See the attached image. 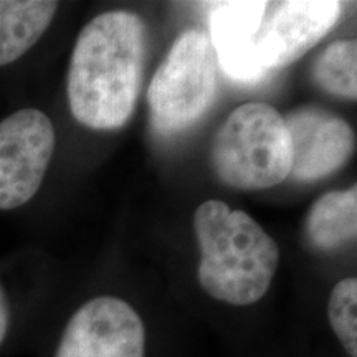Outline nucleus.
<instances>
[{"label":"nucleus","mask_w":357,"mask_h":357,"mask_svg":"<svg viewBox=\"0 0 357 357\" xmlns=\"http://www.w3.org/2000/svg\"><path fill=\"white\" fill-rule=\"evenodd\" d=\"M217 56L208 35L185 30L176 38L147 89L151 116L162 132L190 128L217 96Z\"/></svg>","instance_id":"4"},{"label":"nucleus","mask_w":357,"mask_h":357,"mask_svg":"<svg viewBox=\"0 0 357 357\" xmlns=\"http://www.w3.org/2000/svg\"><path fill=\"white\" fill-rule=\"evenodd\" d=\"M211 38L217 63L227 77L240 83L255 84L263 73L257 65V30L265 2L231 0L212 3Z\"/></svg>","instance_id":"9"},{"label":"nucleus","mask_w":357,"mask_h":357,"mask_svg":"<svg viewBox=\"0 0 357 357\" xmlns=\"http://www.w3.org/2000/svg\"><path fill=\"white\" fill-rule=\"evenodd\" d=\"M144 347L136 310L119 298L100 296L71 316L55 357H144Z\"/></svg>","instance_id":"7"},{"label":"nucleus","mask_w":357,"mask_h":357,"mask_svg":"<svg viewBox=\"0 0 357 357\" xmlns=\"http://www.w3.org/2000/svg\"><path fill=\"white\" fill-rule=\"evenodd\" d=\"M52 119L40 109H20L0 123V211L33 199L55 153Z\"/></svg>","instance_id":"5"},{"label":"nucleus","mask_w":357,"mask_h":357,"mask_svg":"<svg viewBox=\"0 0 357 357\" xmlns=\"http://www.w3.org/2000/svg\"><path fill=\"white\" fill-rule=\"evenodd\" d=\"M342 3L334 0L265 2L257 30V65L263 77L301 58L337 24Z\"/></svg>","instance_id":"6"},{"label":"nucleus","mask_w":357,"mask_h":357,"mask_svg":"<svg viewBox=\"0 0 357 357\" xmlns=\"http://www.w3.org/2000/svg\"><path fill=\"white\" fill-rule=\"evenodd\" d=\"M316 83L329 95L356 100L357 98V43L342 40L329 45L312 68Z\"/></svg>","instance_id":"12"},{"label":"nucleus","mask_w":357,"mask_h":357,"mask_svg":"<svg viewBox=\"0 0 357 357\" xmlns=\"http://www.w3.org/2000/svg\"><path fill=\"white\" fill-rule=\"evenodd\" d=\"M200 287L218 301L248 306L265 296L280 263L278 245L247 212L207 200L194 213Z\"/></svg>","instance_id":"2"},{"label":"nucleus","mask_w":357,"mask_h":357,"mask_svg":"<svg viewBox=\"0 0 357 357\" xmlns=\"http://www.w3.org/2000/svg\"><path fill=\"white\" fill-rule=\"evenodd\" d=\"M8 303H7V296L6 291H3L2 284H0V346H2L3 339L7 336V329H8Z\"/></svg>","instance_id":"14"},{"label":"nucleus","mask_w":357,"mask_h":357,"mask_svg":"<svg viewBox=\"0 0 357 357\" xmlns=\"http://www.w3.org/2000/svg\"><path fill=\"white\" fill-rule=\"evenodd\" d=\"M306 235L312 247L331 252L354 242L357 235V187L333 190L312 204L306 218Z\"/></svg>","instance_id":"11"},{"label":"nucleus","mask_w":357,"mask_h":357,"mask_svg":"<svg viewBox=\"0 0 357 357\" xmlns=\"http://www.w3.org/2000/svg\"><path fill=\"white\" fill-rule=\"evenodd\" d=\"M56 10L53 0H0V66L24 56L47 32Z\"/></svg>","instance_id":"10"},{"label":"nucleus","mask_w":357,"mask_h":357,"mask_svg":"<svg viewBox=\"0 0 357 357\" xmlns=\"http://www.w3.org/2000/svg\"><path fill=\"white\" fill-rule=\"evenodd\" d=\"M329 323L351 357H357V280L346 278L333 288L328 303Z\"/></svg>","instance_id":"13"},{"label":"nucleus","mask_w":357,"mask_h":357,"mask_svg":"<svg viewBox=\"0 0 357 357\" xmlns=\"http://www.w3.org/2000/svg\"><path fill=\"white\" fill-rule=\"evenodd\" d=\"M212 167L225 185L270 189L289 177L293 146L284 118L266 102L231 111L212 142Z\"/></svg>","instance_id":"3"},{"label":"nucleus","mask_w":357,"mask_h":357,"mask_svg":"<svg viewBox=\"0 0 357 357\" xmlns=\"http://www.w3.org/2000/svg\"><path fill=\"white\" fill-rule=\"evenodd\" d=\"M293 146L289 176L319 181L339 171L354 153L356 137L344 119L318 106H301L284 118Z\"/></svg>","instance_id":"8"},{"label":"nucleus","mask_w":357,"mask_h":357,"mask_svg":"<svg viewBox=\"0 0 357 357\" xmlns=\"http://www.w3.org/2000/svg\"><path fill=\"white\" fill-rule=\"evenodd\" d=\"M146 60V26L132 12L98 15L79 32L68 70V102L79 124L124 126L136 108Z\"/></svg>","instance_id":"1"}]
</instances>
